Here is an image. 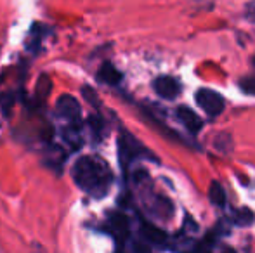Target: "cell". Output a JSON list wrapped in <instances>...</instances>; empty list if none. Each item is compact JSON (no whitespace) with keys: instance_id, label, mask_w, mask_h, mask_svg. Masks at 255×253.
Segmentation results:
<instances>
[{"instance_id":"3","label":"cell","mask_w":255,"mask_h":253,"mask_svg":"<svg viewBox=\"0 0 255 253\" xmlns=\"http://www.w3.org/2000/svg\"><path fill=\"white\" fill-rule=\"evenodd\" d=\"M195 99H196V104H198L208 116H212V118L219 116L226 108L224 97H222L219 92L210 90V88H200V90L196 92Z\"/></svg>"},{"instance_id":"5","label":"cell","mask_w":255,"mask_h":253,"mask_svg":"<svg viewBox=\"0 0 255 253\" xmlns=\"http://www.w3.org/2000/svg\"><path fill=\"white\" fill-rule=\"evenodd\" d=\"M153 88L161 99L167 101H174L181 94V84L174 77H158L153 82Z\"/></svg>"},{"instance_id":"14","label":"cell","mask_w":255,"mask_h":253,"mask_svg":"<svg viewBox=\"0 0 255 253\" xmlns=\"http://www.w3.org/2000/svg\"><path fill=\"white\" fill-rule=\"evenodd\" d=\"M82 94H84L85 101H87L91 106H94V108H99V106H101V102H99L98 94H96V90H94V88H92V87H89V85H85V87L82 88Z\"/></svg>"},{"instance_id":"17","label":"cell","mask_w":255,"mask_h":253,"mask_svg":"<svg viewBox=\"0 0 255 253\" xmlns=\"http://www.w3.org/2000/svg\"><path fill=\"white\" fill-rule=\"evenodd\" d=\"M254 66H255V58H254Z\"/></svg>"},{"instance_id":"15","label":"cell","mask_w":255,"mask_h":253,"mask_svg":"<svg viewBox=\"0 0 255 253\" xmlns=\"http://www.w3.org/2000/svg\"><path fill=\"white\" fill-rule=\"evenodd\" d=\"M240 88H242L245 94L255 95V77H247L240 82Z\"/></svg>"},{"instance_id":"1","label":"cell","mask_w":255,"mask_h":253,"mask_svg":"<svg viewBox=\"0 0 255 253\" xmlns=\"http://www.w3.org/2000/svg\"><path fill=\"white\" fill-rule=\"evenodd\" d=\"M71 175L82 191L96 199L104 198L113 184V172L110 165L96 155L80 156L71 169Z\"/></svg>"},{"instance_id":"6","label":"cell","mask_w":255,"mask_h":253,"mask_svg":"<svg viewBox=\"0 0 255 253\" xmlns=\"http://www.w3.org/2000/svg\"><path fill=\"white\" fill-rule=\"evenodd\" d=\"M108 231L117 241H125L128 238V231H130V220L124 213H113L108 219Z\"/></svg>"},{"instance_id":"12","label":"cell","mask_w":255,"mask_h":253,"mask_svg":"<svg viewBox=\"0 0 255 253\" xmlns=\"http://www.w3.org/2000/svg\"><path fill=\"white\" fill-rule=\"evenodd\" d=\"M233 220H235L236 226H240V227H247V226H250V224H254L255 215H254L252 210H249V208H242V210H238V212H236L235 215H233Z\"/></svg>"},{"instance_id":"9","label":"cell","mask_w":255,"mask_h":253,"mask_svg":"<svg viewBox=\"0 0 255 253\" xmlns=\"http://www.w3.org/2000/svg\"><path fill=\"white\" fill-rule=\"evenodd\" d=\"M141 234L144 238L146 243H151V245H163L167 241V234L163 233L161 229L158 227H153V226H148V224H142L141 227Z\"/></svg>"},{"instance_id":"2","label":"cell","mask_w":255,"mask_h":253,"mask_svg":"<svg viewBox=\"0 0 255 253\" xmlns=\"http://www.w3.org/2000/svg\"><path fill=\"white\" fill-rule=\"evenodd\" d=\"M118 146H120V160H122V165L124 169H127L130 165V162H134L135 158L142 156V158H149V160H154L153 155L141 144L139 141H135L130 134H122L120 141H118ZM156 162V160H154Z\"/></svg>"},{"instance_id":"13","label":"cell","mask_w":255,"mask_h":253,"mask_svg":"<svg viewBox=\"0 0 255 253\" xmlns=\"http://www.w3.org/2000/svg\"><path fill=\"white\" fill-rule=\"evenodd\" d=\"M87 123H89V127H91V132L94 134V137L99 141V139L103 137V132H104V122H103V118L99 115H92L91 118L87 120Z\"/></svg>"},{"instance_id":"7","label":"cell","mask_w":255,"mask_h":253,"mask_svg":"<svg viewBox=\"0 0 255 253\" xmlns=\"http://www.w3.org/2000/svg\"><path fill=\"white\" fill-rule=\"evenodd\" d=\"M175 116H177V120L181 122V125L188 132H191V134H198V132L202 130L203 120L200 118L193 109L186 108V106H179L177 111H175Z\"/></svg>"},{"instance_id":"16","label":"cell","mask_w":255,"mask_h":253,"mask_svg":"<svg viewBox=\"0 0 255 253\" xmlns=\"http://www.w3.org/2000/svg\"><path fill=\"white\" fill-rule=\"evenodd\" d=\"M245 17L250 21V23H255V0H254V2H250V3H247Z\"/></svg>"},{"instance_id":"11","label":"cell","mask_w":255,"mask_h":253,"mask_svg":"<svg viewBox=\"0 0 255 253\" xmlns=\"http://www.w3.org/2000/svg\"><path fill=\"white\" fill-rule=\"evenodd\" d=\"M208 198H210L212 205L215 206H224L226 205V191L219 182H212L210 189H208Z\"/></svg>"},{"instance_id":"8","label":"cell","mask_w":255,"mask_h":253,"mask_svg":"<svg viewBox=\"0 0 255 253\" xmlns=\"http://www.w3.org/2000/svg\"><path fill=\"white\" fill-rule=\"evenodd\" d=\"M98 80L110 85V87H117L124 80V77H122V73L111 63H103V66L98 71Z\"/></svg>"},{"instance_id":"4","label":"cell","mask_w":255,"mask_h":253,"mask_svg":"<svg viewBox=\"0 0 255 253\" xmlns=\"http://www.w3.org/2000/svg\"><path fill=\"white\" fill-rule=\"evenodd\" d=\"M56 113L68 123H82V106L73 95H61L56 102Z\"/></svg>"},{"instance_id":"10","label":"cell","mask_w":255,"mask_h":253,"mask_svg":"<svg viewBox=\"0 0 255 253\" xmlns=\"http://www.w3.org/2000/svg\"><path fill=\"white\" fill-rule=\"evenodd\" d=\"M52 90V82L51 78H49V75H42L40 78H38V84H37V88H35V97H37V104H42V102H45V99L49 97V94H51Z\"/></svg>"}]
</instances>
